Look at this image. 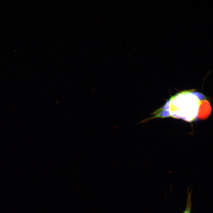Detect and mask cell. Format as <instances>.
I'll use <instances>...</instances> for the list:
<instances>
[{
  "label": "cell",
  "instance_id": "4",
  "mask_svg": "<svg viewBox=\"0 0 213 213\" xmlns=\"http://www.w3.org/2000/svg\"><path fill=\"white\" fill-rule=\"evenodd\" d=\"M170 99L167 101L159 109L160 110H167L170 109Z\"/></svg>",
  "mask_w": 213,
  "mask_h": 213
},
{
  "label": "cell",
  "instance_id": "3",
  "mask_svg": "<svg viewBox=\"0 0 213 213\" xmlns=\"http://www.w3.org/2000/svg\"><path fill=\"white\" fill-rule=\"evenodd\" d=\"M190 93L196 96L199 100H204L206 99V97L201 93L193 91H191Z\"/></svg>",
  "mask_w": 213,
  "mask_h": 213
},
{
  "label": "cell",
  "instance_id": "2",
  "mask_svg": "<svg viewBox=\"0 0 213 213\" xmlns=\"http://www.w3.org/2000/svg\"><path fill=\"white\" fill-rule=\"evenodd\" d=\"M152 114L154 115L150 117L143 119L139 122L138 124L139 123H143L146 122L152 119L157 118H165L171 117V114L170 111L169 110H160L159 109H157L153 112Z\"/></svg>",
  "mask_w": 213,
  "mask_h": 213
},
{
  "label": "cell",
  "instance_id": "1",
  "mask_svg": "<svg viewBox=\"0 0 213 213\" xmlns=\"http://www.w3.org/2000/svg\"><path fill=\"white\" fill-rule=\"evenodd\" d=\"M212 108L209 103L207 100L202 101L200 103L198 115L201 119H204L210 114Z\"/></svg>",
  "mask_w": 213,
  "mask_h": 213
}]
</instances>
